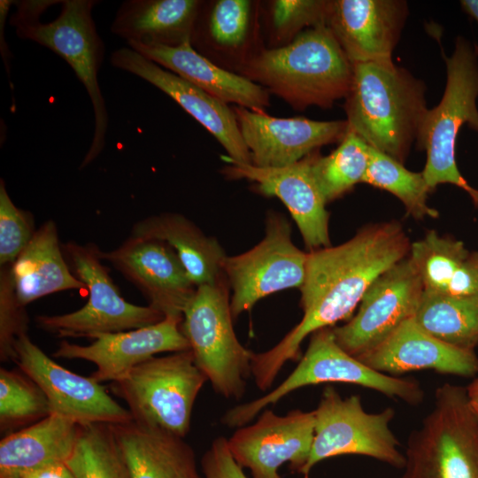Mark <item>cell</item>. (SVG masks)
Returning <instances> with one entry per match:
<instances>
[{"instance_id": "7c38bea8", "label": "cell", "mask_w": 478, "mask_h": 478, "mask_svg": "<svg viewBox=\"0 0 478 478\" xmlns=\"http://www.w3.org/2000/svg\"><path fill=\"white\" fill-rule=\"evenodd\" d=\"M308 252L291 240V226L281 214L269 212L263 239L251 250L227 256L223 273L232 289L233 319L249 311L260 299L303 285Z\"/></svg>"}, {"instance_id": "603a6c76", "label": "cell", "mask_w": 478, "mask_h": 478, "mask_svg": "<svg viewBox=\"0 0 478 478\" xmlns=\"http://www.w3.org/2000/svg\"><path fill=\"white\" fill-rule=\"evenodd\" d=\"M129 48L215 98L252 111L269 105L268 91L243 75L226 71L198 53L188 39L176 46L129 43Z\"/></svg>"}, {"instance_id": "7bdbcfd3", "label": "cell", "mask_w": 478, "mask_h": 478, "mask_svg": "<svg viewBox=\"0 0 478 478\" xmlns=\"http://www.w3.org/2000/svg\"><path fill=\"white\" fill-rule=\"evenodd\" d=\"M474 51L478 57V44L477 43H474Z\"/></svg>"}, {"instance_id": "d590c367", "label": "cell", "mask_w": 478, "mask_h": 478, "mask_svg": "<svg viewBox=\"0 0 478 478\" xmlns=\"http://www.w3.org/2000/svg\"><path fill=\"white\" fill-rule=\"evenodd\" d=\"M28 318L14 291L11 265L0 266V358L13 361L15 343L27 334Z\"/></svg>"}, {"instance_id": "4316f807", "label": "cell", "mask_w": 478, "mask_h": 478, "mask_svg": "<svg viewBox=\"0 0 478 478\" xmlns=\"http://www.w3.org/2000/svg\"><path fill=\"white\" fill-rule=\"evenodd\" d=\"M199 6L197 0H127L119 7L111 31L127 44L176 46L191 39Z\"/></svg>"}, {"instance_id": "4fadbf2b", "label": "cell", "mask_w": 478, "mask_h": 478, "mask_svg": "<svg viewBox=\"0 0 478 478\" xmlns=\"http://www.w3.org/2000/svg\"><path fill=\"white\" fill-rule=\"evenodd\" d=\"M423 291L420 275L408 255L373 282L352 318L332 328L336 343L355 358L371 351L414 317Z\"/></svg>"}, {"instance_id": "836d02e7", "label": "cell", "mask_w": 478, "mask_h": 478, "mask_svg": "<svg viewBox=\"0 0 478 478\" xmlns=\"http://www.w3.org/2000/svg\"><path fill=\"white\" fill-rule=\"evenodd\" d=\"M51 414L47 397L23 372L0 369V427L2 431L35 423Z\"/></svg>"}, {"instance_id": "f546056e", "label": "cell", "mask_w": 478, "mask_h": 478, "mask_svg": "<svg viewBox=\"0 0 478 478\" xmlns=\"http://www.w3.org/2000/svg\"><path fill=\"white\" fill-rule=\"evenodd\" d=\"M427 332L454 347H478V294L450 296L423 291L414 315Z\"/></svg>"}, {"instance_id": "ab89813d", "label": "cell", "mask_w": 478, "mask_h": 478, "mask_svg": "<svg viewBox=\"0 0 478 478\" xmlns=\"http://www.w3.org/2000/svg\"><path fill=\"white\" fill-rule=\"evenodd\" d=\"M459 4L464 12L478 22V0H461Z\"/></svg>"}, {"instance_id": "5bb4252c", "label": "cell", "mask_w": 478, "mask_h": 478, "mask_svg": "<svg viewBox=\"0 0 478 478\" xmlns=\"http://www.w3.org/2000/svg\"><path fill=\"white\" fill-rule=\"evenodd\" d=\"M13 361L43 391L51 413L81 426L119 425L133 420L129 411L118 404L101 383L58 364L33 343L27 334L17 340Z\"/></svg>"}, {"instance_id": "6da1fadb", "label": "cell", "mask_w": 478, "mask_h": 478, "mask_svg": "<svg viewBox=\"0 0 478 478\" xmlns=\"http://www.w3.org/2000/svg\"><path fill=\"white\" fill-rule=\"evenodd\" d=\"M411 243L396 221L373 224L337 245L308 252L300 287L303 317L269 350L251 357V376L261 391L269 390L284 365L299 358L304 340L351 317L373 282L406 258Z\"/></svg>"}, {"instance_id": "60d3db41", "label": "cell", "mask_w": 478, "mask_h": 478, "mask_svg": "<svg viewBox=\"0 0 478 478\" xmlns=\"http://www.w3.org/2000/svg\"><path fill=\"white\" fill-rule=\"evenodd\" d=\"M466 388L472 406L476 412H478V376L475 377Z\"/></svg>"}, {"instance_id": "74e56055", "label": "cell", "mask_w": 478, "mask_h": 478, "mask_svg": "<svg viewBox=\"0 0 478 478\" xmlns=\"http://www.w3.org/2000/svg\"><path fill=\"white\" fill-rule=\"evenodd\" d=\"M250 6L247 0L218 1L209 20V30L213 40L226 46L242 43L247 33Z\"/></svg>"}, {"instance_id": "d6a6232c", "label": "cell", "mask_w": 478, "mask_h": 478, "mask_svg": "<svg viewBox=\"0 0 478 478\" xmlns=\"http://www.w3.org/2000/svg\"><path fill=\"white\" fill-rule=\"evenodd\" d=\"M369 154V164L362 182L397 197L406 212L414 219L436 218L439 215L428 204V195L431 190L422 173L412 172L404 164L371 147Z\"/></svg>"}, {"instance_id": "e575fe53", "label": "cell", "mask_w": 478, "mask_h": 478, "mask_svg": "<svg viewBox=\"0 0 478 478\" xmlns=\"http://www.w3.org/2000/svg\"><path fill=\"white\" fill-rule=\"evenodd\" d=\"M32 215L11 199L4 181H0V266L13 264L35 234Z\"/></svg>"}, {"instance_id": "277c9868", "label": "cell", "mask_w": 478, "mask_h": 478, "mask_svg": "<svg viewBox=\"0 0 478 478\" xmlns=\"http://www.w3.org/2000/svg\"><path fill=\"white\" fill-rule=\"evenodd\" d=\"M243 73L297 110L328 109L347 96L353 66L327 24H321L300 32L286 46L262 51Z\"/></svg>"}, {"instance_id": "7402d4cb", "label": "cell", "mask_w": 478, "mask_h": 478, "mask_svg": "<svg viewBox=\"0 0 478 478\" xmlns=\"http://www.w3.org/2000/svg\"><path fill=\"white\" fill-rule=\"evenodd\" d=\"M370 368L391 376L420 370L464 378L478 376V356L450 345L423 329L414 317L403 322L382 343L357 357Z\"/></svg>"}, {"instance_id": "5b68a950", "label": "cell", "mask_w": 478, "mask_h": 478, "mask_svg": "<svg viewBox=\"0 0 478 478\" xmlns=\"http://www.w3.org/2000/svg\"><path fill=\"white\" fill-rule=\"evenodd\" d=\"M446 83L439 104L428 109L416 145L427 152L421 172L430 190L451 184L468 194L472 202L478 189L459 170L455 146L461 127L467 124L478 132V57L474 44L459 35L451 56H443Z\"/></svg>"}, {"instance_id": "ba28073f", "label": "cell", "mask_w": 478, "mask_h": 478, "mask_svg": "<svg viewBox=\"0 0 478 478\" xmlns=\"http://www.w3.org/2000/svg\"><path fill=\"white\" fill-rule=\"evenodd\" d=\"M229 285L226 277L197 287L181 323L195 362L216 393L241 399L251 375L252 351L238 340L233 327Z\"/></svg>"}, {"instance_id": "2e32d148", "label": "cell", "mask_w": 478, "mask_h": 478, "mask_svg": "<svg viewBox=\"0 0 478 478\" xmlns=\"http://www.w3.org/2000/svg\"><path fill=\"white\" fill-rule=\"evenodd\" d=\"M165 317L181 318L197 287L173 249L166 243L132 235L110 251H100Z\"/></svg>"}, {"instance_id": "8fae6325", "label": "cell", "mask_w": 478, "mask_h": 478, "mask_svg": "<svg viewBox=\"0 0 478 478\" xmlns=\"http://www.w3.org/2000/svg\"><path fill=\"white\" fill-rule=\"evenodd\" d=\"M314 412V437L301 474L308 476L319 462L335 456L362 455L403 469L405 455L390 428L396 412L387 407L379 412L365 411L361 397L343 398L332 386H326Z\"/></svg>"}, {"instance_id": "83f0119b", "label": "cell", "mask_w": 478, "mask_h": 478, "mask_svg": "<svg viewBox=\"0 0 478 478\" xmlns=\"http://www.w3.org/2000/svg\"><path fill=\"white\" fill-rule=\"evenodd\" d=\"M131 235L170 245L196 287L225 278L223 263L227 255L223 248L216 238L206 235L183 215L165 212L147 217L133 226Z\"/></svg>"}, {"instance_id": "7a4b0ae2", "label": "cell", "mask_w": 478, "mask_h": 478, "mask_svg": "<svg viewBox=\"0 0 478 478\" xmlns=\"http://www.w3.org/2000/svg\"><path fill=\"white\" fill-rule=\"evenodd\" d=\"M345 97L348 129L404 164L428 111L427 86L397 65L358 63Z\"/></svg>"}, {"instance_id": "8992f818", "label": "cell", "mask_w": 478, "mask_h": 478, "mask_svg": "<svg viewBox=\"0 0 478 478\" xmlns=\"http://www.w3.org/2000/svg\"><path fill=\"white\" fill-rule=\"evenodd\" d=\"M400 478H478V412L466 388L443 383L434 406L411 432Z\"/></svg>"}, {"instance_id": "f35d334b", "label": "cell", "mask_w": 478, "mask_h": 478, "mask_svg": "<svg viewBox=\"0 0 478 478\" xmlns=\"http://www.w3.org/2000/svg\"><path fill=\"white\" fill-rule=\"evenodd\" d=\"M203 478H248L233 457L227 438L216 437L201 459Z\"/></svg>"}, {"instance_id": "484cf974", "label": "cell", "mask_w": 478, "mask_h": 478, "mask_svg": "<svg viewBox=\"0 0 478 478\" xmlns=\"http://www.w3.org/2000/svg\"><path fill=\"white\" fill-rule=\"evenodd\" d=\"M11 274L16 297L24 307L56 292L86 289L66 262L57 226L52 220L35 230L11 265Z\"/></svg>"}, {"instance_id": "d4e9b609", "label": "cell", "mask_w": 478, "mask_h": 478, "mask_svg": "<svg viewBox=\"0 0 478 478\" xmlns=\"http://www.w3.org/2000/svg\"><path fill=\"white\" fill-rule=\"evenodd\" d=\"M81 425L57 413L4 436L0 442V478L50 465L66 463L73 453Z\"/></svg>"}, {"instance_id": "52a82bcc", "label": "cell", "mask_w": 478, "mask_h": 478, "mask_svg": "<svg viewBox=\"0 0 478 478\" xmlns=\"http://www.w3.org/2000/svg\"><path fill=\"white\" fill-rule=\"evenodd\" d=\"M328 382L358 385L410 405H420L425 397L416 379L391 376L370 368L342 349L332 328H326L311 335L304 356L281 383L260 397L230 408L221 417V422L229 428L243 427L289 393L305 386Z\"/></svg>"}, {"instance_id": "9c48e42d", "label": "cell", "mask_w": 478, "mask_h": 478, "mask_svg": "<svg viewBox=\"0 0 478 478\" xmlns=\"http://www.w3.org/2000/svg\"><path fill=\"white\" fill-rule=\"evenodd\" d=\"M207 377L190 350L152 357L111 382L134 422L185 437L193 407Z\"/></svg>"}, {"instance_id": "4dcf8cb0", "label": "cell", "mask_w": 478, "mask_h": 478, "mask_svg": "<svg viewBox=\"0 0 478 478\" xmlns=\"http://www.w3.org/2000/svg\"><path fill=\"white\" fill-rule=\"evenodd\" d=\"M370 147L348 129L339 146L327 156L310 154L311 172L326 203L334 201L362 182L369 164Z\"/></svg>"}, {"instance_id": "f1b7e54d", "label": "cell", "mask_w": 478, "mask_h": 478, "mask_svg": "<svg viewBox=\"0 0 478 478\" xmlns=\"http://www.w3.org/2000/svg\"><path fill=\"white\" fill-rule=\"evenodd\" d=\"M425 292L466 296L478 294V251L463 242L430 230L412 243L409 253Z\"/></svg>"}, {"instance_id": "e0dca14e", "label": "cell", "mask_w": 478, "mask_h": 478, "mask_svg": "<svg viewBox=\"0 0 478 478\" xmlns=\"http://www.w3.org/2000/svg\"><path fill=\"white\" fill-rule=\"evenodd\" d=\"M234 112L251 164L258 167L292 165L321 146L340 143L348 132L346 120L276 118L241 106Z\"/></svg>"}, {"instance_id": "44dd1931", "label": "cell", "mask_w": 478, "mask_h": 478, "mask_svg": "<svg viewBox=\"0 0 478 478\" xmlns=\"http://www.w3.org/2000/svg\"><path fill=\"white\" fill-rule=\"evenodd\" d=\"M110 61L115 68L140 77L173 98L219 141L229 158L251 164L235 114L227 104L129 47L115 50Z\"/></svg>"}, {"instance_id": "1f68e13d", "label": "cell", "mask_w": 478, "mask_h": 478, "mask_svg": "<svg viewBox=\"0 0 478 478\" xmlns=\"http://www.w3.org/2000/svg\"><path fill=\"white\" fill-rule=\"evenodd\" d=\"M66 464L76 478H130L112 425L81 426Z\"/></svg>"}, {"instance_id": "f6af8a7d", "label": "cell", "mask_w": 478, "mask_h": 478, "mask_svg": "<svg viewBox=\"0 0 478 478\" xmlns=\"http://www.w3.org/2000/svg\"></svg>"}, {"instance_id": "ee69618b", "label": "cell", "mask_w": 478, "mask_h": 478, "mask_svg": "<svg viewBox=\"0 0 478 478\" xmlns=\"http://www.w3.org/2000/svg\"><path fill=\"white\" fill-rule=\"evenodd\" d=\"M304 478H309L308 476H304Z\"/></svg>"}, {"instance_id": "b9f144b4", "label": "cell", "mask_w": 478, "mask_h": 478, "mask_svg": "<svg viewBox=\"0 0 478 478\" xmlns=\"http://www.w3.org/2000/svg\"><path fill=\"white\" fill-rule=\"evenodd\" d=\"M473 204L478 208V194H477L475 199L473 201Z\"/></svg>"}, {"instance_id": "30bf717a", "label": "cell", "mask_w": 478, "mask_h": 478, "mask_svg": "<svg viewBox=\"0 0 478 478\" xmlns=\"http://www.w3.org/2000/svg\"><path fill=\"white\" fill-rule=\"evenodd\" d=\"M62 249L73 274L86 285L89 300L72 312L36 316L38 328L58 337L93 338L149 326L165 318L150 305H136L122 297L102 264L97 246L70 242Z\"/></svg>"}, {"instance_id": "8d00e7d4", "label": "cell", "mask_w": 478, "mask_h": 478, "mask_svg": "<svg viewBox=\"0 0 478 478\" xmlns=\"http://www.w3.org/2000/svg\"><path fill=\"white\" fill-rule=\"evenodd\" d=\"M330 1L277 0L272 10L273 24L281 36L297 35L305 27L327 24Z\"/></svg>"}, {"instance_id": "cb8c5ba5", "label": "cell", "mask_w": 478, "mask_h": 478, "mask_svg": "<svg viewBox=\"0 0 478 478\" xmlns=\"http://www.w3.org/2000/svg\"><path fill=\"white\" fill-rule=\"evenodd\" d=\"M112 428L130 478H203L183 437L133 420Z\"/></svg>"}, {"instance_id": "3957f363", "label": "cell", "mask_w": 478, "mask_h": 478, "mask_svg": "<svg viewBox=\"0 0 478 478\" xmlns=\"http://www.w3.org/2000/svg\"><path fill=\"white\" fill-rule=\"evenodd\" d=\"M94 0L16 2L11 23L21 39L31 40L62 58L84 86L94 112V134L80 168L103 151L108 127L105 101L98 83L104 45L92 18Z\"/></svg>"}, {"instance_id": "ffe728a7", "label": "cell", "mask_w": 478, "mask_h": 478, "mask_svg": "<svg viewBox=\"0 0 478 478\" xmlns=\"http://www.w3.org/2000/svg\"><path fill=\"white\" fill-rule=\"evenodd\" d=\"M408 14L405 0H335L327 26L352 65L392 66Z\"/></svg>"}, {"instance_id": "ac0fdd59", "label": "cell", "mask_w": 478, "mask_h": 478, "mask_svg": "<svg viewBox=\"0 0 478 478\" xmlns=\"http://www.w3.org/2000/svg\"><path fill=\"white\" fill-rule=\"evenodd\" d=\"M221 158L227 163L223 168L227 177L253 181L260 193L278 197L284 204L310 251L331 246L329 213L311 172L310 154L282 167H258L228 156Z\"/></svg>"}, {"instance_id": "d6986e66", "label": "cell", "mask_w": 478, "mask_h": 478, "mask_svg": "<svg viewBox=\"0 0 478 478\" xmlns=\"http://www.w3.org/2000/svg\"><path fill=\"white\" fill-rule=\"evenodd\" d=\"M181 318L165 317L149 326L99 334L88 345L62 341L53 356L91 362L96 366L90 375L93 380L99 383L112 382L158 353L189 350L181 329Z\"/></svg>"}, {"instance_id": "9a60e30c", "label": "cell", "mask_w": 478, "mask_h": 478, "mask_svg": "<svg viewBox=\"0 0 478 478\" xmlns=\"http://www.w3.org/2000/svg\"><path fill=\"white\" fill-rule=\"evenodd\" d=\"M313 411L294 409L284 415L265 409L255 422L237 428L227 439L230 451L253 478H282L285 463L298 474L309 458L314 437Z\"/></svg>"}]
</instances>
